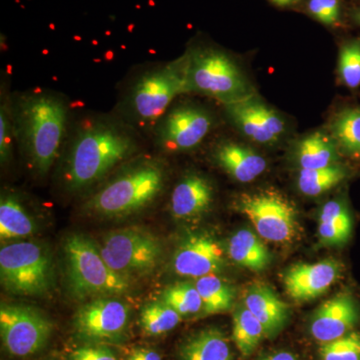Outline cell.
<instances>
[{
	"instance_id": "obj_1",
	"label": "cell",
	"mask_w": 360,
	"mask_h": 360,
	"mask_svg": "<svg viewBox=\"0 0 360 360\" xmlns=\"http://www.w3.org/2000/svg\"><path fill=\"white\" fill-rule=\"evenodd\" d=\"M146 139L112 111L73 117L56 163L59 186L70 195L94 191L118 167L146 153Z\"/></svg>"
},
{
	"instance_id": "obj_2",
	"label": "cell",
	"mask_w": 360,
	"mask_h": 360,
	"mask_svg": "<svg viewBox=\"0 0 360 360\" xmlns=\"http://www.w3.org/2000/svg\"><path fill=\"white\" fill-rule=\"evenodd\" d=\"M14 134L27 169L44 179L56 167L73 115L68 97L56 90L33 87L11 94Z\"/></svg>"
},
{
	"instance_id": "obj_3",
	"label": "cell",
	"mask_w": 360,
	"mask_h": 360,
	"mask_svg": "<svg viewBox=\"0 0 360 360\" xmlns=\"http://www.w3.org/2000/svg\"><path fill=\"white\" fill-rule=\"evenodd\" d=\"M186 94V58L182 54L167 63L137 66L120 87L111 111L149 137L168 108Z\"/></svg>"
},
{
	"instance_id": "obj_4",
	"label": "cell",
	"mask_w": 360,
	"mask_h": 360,
	"mask_svg": "<svg viewBox=\"0 0 360 360\" xmlns=\"http://www.w3.org/2000/svg\"><path fill=\"white\" fill-rule=\"evenodd\" d=\"M167 167L146 153L118 167L85 198L82 210L108 219H124L150 207L165 191Z\"/></svg>"
},
{
	"instance_id": "obj_5",
	"label": "cell",
	"mask_w": 360,
	"mask_h": 360,
	"mask_svg": "<svg viewBox=\"0 0 360 360\" xmlns=\"http://www.w3.org/2000/svg\"><path fill=\"white\" fill-rule=\"evenodd\" d=\"M184 56L186 94L210 97L224 105L257 96L238 63L219 47L194 44Z\"/></svg>"
},
{
	"instance_id": "obj_6",
	"label": "cell",
	"mask_w": 360,
	"mask_h": 360,
	"mask_svg": "<svg viewBox=\"0 0 360 360\" xmlns=\"http://www.w3.org/2000/svg\"><path fill=\"white\" fill-rule=\"evenodd\" d=\"M63 255L68 288L78 300L122 295L131 288V281L111 269L99 246L84 234L68 236Z\"/></svg>"
},
{
	"instance_id": "obj_7",
	"label": "cell",
	"mask_w": 360,
	"mask_h": 360,
	"mask_svg": "<svg viewBox=\"0 0 360 360\" xmlns=\"http://www.w3.org/2000/svg\"><path fill=\"white\" fill-rule=\"evenodd\" d=\"M0 278L6 290L13 295H49L56 281L51 251L33 241L6 243L0 250Z\"/></svg>"
},
{
	"instance_id": "obj_8",
	"label": "cell",
	"mask_w": 360,
	"mask_h": 360,
	"mask_svg": "<svg viewBox=\"0 0 360 360\" xmlns=\"http://www.w3.org/2000/svg\"><path fill=\"white\" fill-rule=\"evenodd\" d=\"M98 246L110 269L130 281L153 274L162 257L160 238L142 227L111 231Z\"/></svg>"
},
{
	"instance_id": "obj_9",
	"label": "cell",
	"mask_w": 360,
	"mask_h": 360,
	"mask_svg": "<svg viewBox=\"0 0 360 360\" xmlns=\"http://www.w3.org/2000/svg\"><path fill=\"white\" fill-rule=\"evenodd\" d=\"M233 207L248 217L260 238L270 243L285 245L297 234L295 206L279 191L262 189L240 194Z\"/></svg>"
},
{
	"instance_id": "obj_10",
	"label": "cell",
	"mask_w": 360,
	"mask_h": 360,
	"mask_svg": "<svg viewBox=\"0 0 360 360\" xmlns=\"http://www.w3.org/2000/svg\"><path fill=\"white\" fill-rule=\"evenodd\" d=\"M174 103L149 136L155 148L165 155L193 150L205 141L214 127L212 113L200 104Z\"/></svg>"
},
{
	"instance_id": "obj_11",
	"label": "cell",
	"mask_w": 360,
	"mask_h": 360,
	"mask_svg": "<svg viewBox=\"0 0 360 360\" xmlns=\"http://www.w3.org/2000/svg\"><path fill=\"white\" fill-rule=\"evenodd\" d=\"M52 329L51 319L33 307L7 303L0 307L2 347L11 356L27 357L39 352L49 342Z\"/></svg>"
},
{
	"instance_id": "obj_12",
	"label": "cell",
	"mask_w": 360,
	"mask_h": 360,
	"mask_svg": "<svg viewBox=\"0 0 360 360\" xmlns=\"http://www.w3.org/2000/svg\"><path fill=\"white\" fill-rule=\"evenodd\" d=\"M127 303L113 297H98L84 303L75 314V331L90 343L116 342L122 340L129 323Z\"/></svg>"
},
{
	"instance_id": "obj_13",
	"label": "cell",
	"mask_w": 360,
	"mask_h": 360,
	"mask_svg": "<svg viewBox=\"0 0 360 360\" xmlns=\"http://www.w3.org/2000/svg\"><path fill=\"white\" fill-rule=\"evenodd\" d=\"M224 266V248L207 232H194L186 236L177 246L172 258L175 274L191 278L217 274Z\"/></svg>"
},
{
	"instance_id": "obj_14",
	"label": "cell",
	"mask_w": 360,
	"mask_h": 360,
	"mask_svg": "<svg viewBox=\"0 0 360 360\" xmlns=\"http://www.w3.org/2000/svg\"><path fill=\"white\" fill-rule=\"evenodd\" d=\"M224 106L234 127L250 141L259 144L276 143L285 131L281 115L257 96Z\"/></svg>"
},
{
	"instance_id": "obj_15",
	"label": "cell",
	"mask_w": 360,
	"mask_h": 360,
	"mask_svg": "<svg viewBox=\"0 0 360 360\" xmlns=\"http://www.w3.org/2000/svg\"><path fill=\"white\" fill-rule=\"evenodd\" d=\"M342 274V264L335 258L314 264H295L284 274L286 293L297 302H310L324 295Z\"/></svg>"
},
{
	"instance_id": "obj_16",
	"label": "cell",
	"mask_w": 360,
	"mask_h": 360,
	"mask_svg": "<svg viewBox=\"0 0 360 360\" xmlns=\"http://www.w3.org/2000/svg\"><path fill=\"white\" fill-rule=\"evenodd\" d=\"M359 321L356 300L348 293H340L315 310L310 319L309 330L312 338L322 345L352 333Z\"/></svg>"
},
{
	"instance_id": "obj_17",
	"label": "cell",
	"mask_w": 360,
	"mask_h": 360,
	"mask_svg": "<svg viewBox=\"0 0 360 360\" xmlns=\"http://www.w3.org/2000/svg\"><path fill=\"white\" fill-rule=\"evenodd\" d=\"M214 187L205 175L184 174L175 184L169 198V212L179 220L200 219L212 208Z\"/></svg>"
},
{
	"instance_id": "obj_18",
	"label": "cell",
	"mask_w": 360,
	"mask_h": 360,
	"mask_svg": "<svg viewBox=\"0 0 360 360\" xmlns=\"http://www.w3.org/2000/svg\"><path fill=\"white\" fill-rule=\"evenodd\" d=\"M243 304L262 324L266 338H276L290 317L288 305L264 283L251 284L246 290Z\"/></svg>"
},
{
	"instance_id": "obj_19",
	"label": "cell",
	"mask_w": 360,
	"mask_h": 360,
	"mask_svg": "<svg viewBox=\"0 0 360 360\" xmlns=\"http://www.w3.org/2000/svg\"><path fill=\"white\" fill-rule=\"evenodd\" d=\"M212 160L229 176L241 184L257 179L266 169V161L252 149L232 141L219 142Z\"/></svg>"
},
{
	"instance_id": "obj_20",
	"label": "cell",
	"mask_w": 360,
	"mask_h": 360,
	"mask_svg": "<svg viewBox=\"0 0 360 360\" xmlns=\"http://www.w3.org/2000/svg\"><path fill=\"white\" fill-rule=\"evenodd\" d=\"M22 196L13 189L2 191L0 198V239L13 243L30 238L37 231V222Z\"/></svg>"
},
{
	"instance_id": "obj_21",
	"label": "cell",
	"mask_w": 360,
	"mask_h": 360,
	"mask_svg": "<svg viewBox=\"0 0 360 360\" xmlns=\"http://www.w3.org/2000/svg\"><path fill=\"white\" fill-rule=\"evenodd\" d=\"M227 253L234 264L251 271H264L271 262L267 246L258 234L248 229H239L229 238Z\"/></svg>"
},
{
	"instance_id": "obj_22",
	"label": "cell",
	"mask_w": 360,
	"mask_h": 360,
	"mask_svg": "<svg viewBox=\"0 0 360 360\" xmlns=\"http://www.w3.org/2000/svg\"><path fill=\"white\" fill-rule=\"evenodd\" d=\"M179 360H233L229 338L219 328L203 329L187 338L179 352Z\"/></svg>"
},
{
	"instance_id": "obj_23",
	"label": "cell",
	"mask_w": 360,
	"mask_h": 360,
	"mask_svg": "<svg viewBox=\"0 0 360 360\" xmlns=\"http://www.w3.org/2000/svg\"><path fill=\"white\" fill-rule=\"evenodd\" d=\"M340 148L333 136L316 131L298 142L295 160L302 169H316L338 163Z\"/></svg>"
},
{
	"instance_id": "obj_24",
	"label": "cell",
	"mask_w": 360,
	"mask_h": 360,
	"mask_svg": "<svg viewBox=\"0 0 360 360\" xmlns=\"http://www.w3.org/2000/svg\"><path fill=\"white\" fill-rule=\"evenodd\" d=\"M232 338L239 352L245 357L252 354L265 338L264 326L245 304L238 305L234 309Z\"/></svg>"
},
{
	"instance_id": "obj_25",
	"label": "cell",
	"mask_w": 360,
	"mask_h": 360,
	"mask_svg": "<svg viewBox=\"0 0 360 360\" xmlns=\"http://www.w3.org/2000/svg\"><path fill=\"white\" fill-rule=\"evenodd\" d=\"M330 132L343 153L360 158V108H347L338 113L331 122Z\"/></svg>"
},
{
	"instance_id": "obj_26",
	"label": "cell",
	"mask_w": 360,
	"mask_h": 360,
	"mask_svg": "<svg viewBox=\"0 0 360 360\" xmlns=\"http://www.w3.org/2000/svg\"><path fill=\"white\" fill-rule=\"evenodd\" d=\"M195 286L202 300V312L205 315H213L229 311L233 304L234 292L224 279L210 274L196 279Z\"/></svg>"
},
{
	"instance_id": "obj_27",
	"label": "cell",
	"mask_w": 360,
	"mask_h": 360,
	"mask_svg": "<svg viewBox=\"0 0 360 360\" xmlns=\"http://www.w3.org/2000/svg\"><path fill=\"white\" fill-rule=\"evenodd\" d=\"M348 172L340 163L316 169H300L297 186L300 193L307 196H319L338 186L345 179Z\"/></svg>"
},
{
	"instance_id": "obj_28",
	"label": "cell",
	"mask_w": 360,
	"mask_h": 360,
	"mask_svg": "<svg viewBox=\"0 0 360 360\" xmlns=\"http://www.w3.org/2000/svg\"><path fill=\"white\" fill-rule=\"evenodd\" d=\"M9 78L4 77L0 84V163L6 168L13 162L16 141L14 134Z\"/></svg>"
},
{
	"instance_id": "obj_29",
	"label": "cell",
	"mask_w": 360,
	"mask_h": 360,
	"mask_svg": "<svg viewBox=\"0 0 360 360\" xmlns=\"http://www.w3.org/2000/svg\"><path fill=\"white\" fill-rule=\"evenodd\" d=\"M182 316L163 302L162 300L149 302L142 309L139 323L148 335L158 336L169 333L179 326Z\"/></svg>"
},
{
	"instance_id": "obj_30",
	"label": "cell",
	"mask_w": 360,
	"mask_h": 360,
	"mask_svg": "<svg viewBox=\"0 0 360 360\" xmlns=\"http://www.w3.org/2000/svg\"><path fill=\"white\" fill-rule=\"evenodd\" d=\"M160 300L176 310L181 316L200 314L203 309L202 300L195 283L172 284L161 293Z\"/></svg>"
},
{
	"instance_id": "obj_31",
	"label": "cell",
	"mask_w": 360,
	"mask_h": 360,
	"mask_svg": "<svg viewBox=\"0 0 360 360\" xmlns=\"http://www.w3.org/2000/svg\"><path fill=\"white\" fill-rule=\"evenodd\" d=\"M321 360H360V333L352 331L338 340L322 343Z\"/></svg>"
},
{
	"instance_id": "obj_32",
	"label": "cell",
	"mask_w": 360,
	"mask_h": 360,
	"mask_svg": "<svg viewBox=\"0 0 360 360\" xmlns=\"http://www.w3.org/2000/svg\"><path fill=\"white\" fill-rule=\"evenodd\" d=\"M338 71L343 84L349 89L360 85V39L352 40L341 47Z\"/></svg>"
},
{
	"instance_id": "obj_33",
	"label": "cell",
	"mask_w": 360,
	"mask_h": 360,
	"mask_svg": "<svg viewBox=\"0 0 360 360\" xmlns=\"http://www.w3.org/2000/svg\"><path fill=\"white\" fill-rule=\"evenodd\" d=\"M319 221L326 222L338 229L341 233L350 238L352 233V214L347 205L342 200H330L322 206Z\"/></svg>"
},
{
	"instance_id": "obj_34",
	"label": "cell",
	"mask_w": 360,
	"mask_h": 360,
	"mask_svg": "<svg viewBox=\"0 0 360 360\" xmlns=\"http://www.w3.org/2000/svg\"><path fill=\"white\" fill-rule=\"evenodd\" d=\"M70 360H118L115 352L103 345L91 343L71 352Z\"/></svg>"
},
{
	"instance_id": "obj_35",
	"label": "cell",
	"mask_w": 360,
	"mask_h": 360,
	"mask_svg": "<svg viewBox=\"0 0 360 360\" xmlns=\"http://www.w3.org/2000/svg\"><path fill=\"white\" fill-rule=\"evenodd\" d=\"M307 8L310 14L323 25H333L336 22L335 18L326 11V7L322 6L319 0H309Z\"/></svg>"
},
{
	"instance_id": "obj_36",
	"label": "cell",
	"mask_w": 360,
	"mask_h": 360,
	"mask_svg": "<svg viewBox=\"0 0 360 360\" xmlns=\"http://www.w3.org/2000/svg\"><path fill=\"white\" fill-rule=\"evenodd\" d=\"M127 360H161V356L153 348L137 347L129 352Z\"/></svg>"
},
{
	"instance_id": "obj_37",
	"label": "cell",
	"mask_w": 360,
	"mask_h": 360,
	"mask_svg": "<svg viewBox=\"0 0 360 360\" xmlns=\"http://www.w3.org/2000/svg\"><path fill=\"white\" fill-rule=\"evenodd\" d=\"M259 360H300L296 357V355L291 354L286 350H281V352H276L274 354L265 355Z\"/></svg>"
},
{
	"instance_id": "obj_38",
	"label": "cell",
	"mask_w": 360,
	"mask_h": 360,
	"mask_svg": "<svg viewBox=\"0 0 360 360\" xmlns=\"http://www.w3.org/2000/svg\"><path fill=\"white\" fill-rule=\"evenodd\" d=\"M270 1L278 6H288L295 4L297 0H270Z\"/></svg>"
},
{
	"instance_id": "obj_39",
	"label": "cell",
	"mask_w": 360,
	"mask_h": 360,
	"mask_svg": "<svg viewBox=\"0 0 360 360\" xmlns=\"http://www.w3.org/2000/svg\"><path fill=\"white\" fill-rule=\"evenodd\" d=\"M354 20L359 25H360V9L354 13Z\"/></svg>"
}]
</instances>
